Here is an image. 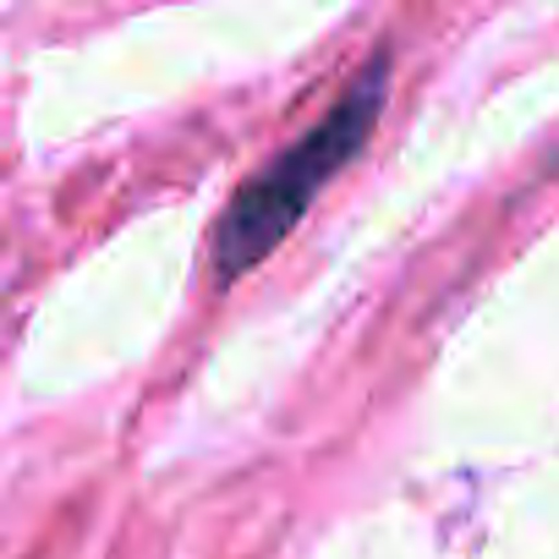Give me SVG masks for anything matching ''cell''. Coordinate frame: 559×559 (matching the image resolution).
Returning <instances> with one entry per match:
<instances>
[{"label":"cell","instance_id":"obj_1","mask_svg":"<svg viewBox=\"0 0 559 559\" xmlns=\"http://www.w3.org/2000/svg\"><path fill=\"white\" fill-rule=\"evenodd\" d=\"M390 94V50H373L368 67L346 83V94L335 99V110L308 127L292 148H280L219 214L214 225V286H236L241 274H252L280 241L297 230V219L308 214V203L324 192V181L368 143L379 110Z\"/></svg>","mask_w":559,"mask_h":559}]
</instances>
